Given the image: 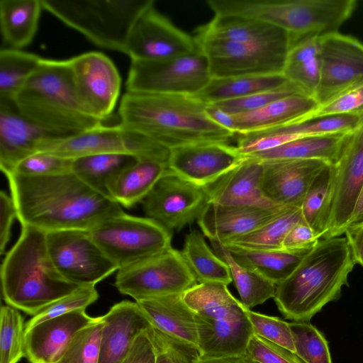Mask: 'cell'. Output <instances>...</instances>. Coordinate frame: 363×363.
<instances>
[{
	"instance_id": "obj_1",
	"label": "cell",
	"mask_w": 363,
	"mask_h": 363,
	"mask_svg": "<svg viewBox=\"0 0 363 363\" xmlns=\"http://www.w3.org/2000/svg\"><path fill=\"white\" fill-rule=\"evenodd\" d=\"M6 176L21 225L45 233L89 230L123 212L116 201L94 191L72 172L44 177L15 173Z\"/></svg>"
},
{
	"instance_id": "obj_2",
	"label": "cell",
	"mask_w": 363,
	"mask_h": 363,
	"mask_svg": "<svg viewBox=\"0 0 363 363\" xmlns=\"http://www.w3.org/2000/svg\"><path fill=\"white\" fill-rule=\"evenodd\" d=\"M206 105L194 96L126 91L118 109L119 124L169 150L199 143H228L235 134L211 121Z\"/></svg>"
},
{
	"instance_id": "obj_3",
	"label": "cell",
	"mask_w": 363,
	"mask_h": 363,
	"mask_svg": "<svg viewBox=\"0 0 363 363\" xmlns=\"http://www.w3.org/2000/svg\"><path fill=\"white\" fill-rule=\"evenodd\" d=\"M356 262L347 239H320L284 281L273 298L287 319L309 322L327 303L338 299Z\"/></svg>"
},
{
	"instance_id": "obj_4",
	"label": "cell",
	"mask_w": 363,
	"mask_h": 363,
	"mask_svg": "<svg viewBox=\"0 0 363 363\" xmlns=\"http://www.w3.org/2000/svg\"><path fill=\"white\" fill-rule=\"evenodd\" d=\"M1 281L8 306L33 316L79 287L54 266L46 233L26 225H21L18 240L4 259Z\"/></svg>"
},
{
	"instance_id": "obj_5",
	"label": "cell",
	"mask_w": 363,
	"mask_h": 363,
	"mask_svg": "<svg viewBox=\"0 0 363 363\" xmlns=\"http://www.w3.org/2000/svg\"><path fill=\"white\" fill-rule=\"evenodd\" d=\"M13 101L22 115L53 137L79 134L103 124L82 106L69 60L42 58Z\"/></svg>"
},
{
	"instance_id": "obj_6",
	"label": "cell",
	"mask_w": 363,
	"mask_h": 363,
	"mask_svg": "<svg viewBox=\"0 0 363 363\" xmlns=\"http://www.w3.org/2000/svg\"><path fill=\"white\" fill-rule=\"evenodd\" d=\"M227 286L198 283L182 294L194 313L201 359L244 356L253 335L248 309Z\"/></svg>"
},
{
	"instance_id": "obj_7",
	"label": "cell",
	"mask_w": 363,
	"mask_h": 363,
	"mask_svg": "<svg viewBox=\"0 0 363 363\" xmlns=\"http://www.w3.org/2000/svg\"><path fill=\"white\" fill-rule=\"evenodd\" d=\"M152 0H41L46 10L95 45L124 52L135 19Z\"/></svg>"
},
{
	"instance_id": "obj_8",
	"label": "cell",
	"mask_w": 363,
	"mask_h": 363,
	"mask_svg": "<svg viewBox=\"0 0 363 363\" xmlns=\"http://www.w3.org/2000/svg\"><path fill=\"white\" fill-rule=\"evenodd\" d=\"M89 231L118 269L172 247V232L151 218L124 212L101 221Z\"/></svg>"
},
{
	"instance_id": "obj_9",
	"label": "cell",
	"mask_w": 363,
	"mask_h": 363,
	"mask_svg": "<svg viewBox=\"0 0 363 363\" xmlns=\"http://www.w3.org/2000/svg\"><path fill=\"white\" fill-rule=\"evenodd\" d=\"M38 152L69 159L96 154H124L138 160H155L167 164L169 155V149L120 124H101L79 134L48 138L40 144Z\"/></svg>"
},
{
	"instance_id": "obj_10",
	"label": "cell",
	"mask_w": 363,
	"mask_h": 363,
	"mask_svg": "<svg viewBox=\"0 0 363 363\" xmlns=\"http://www.w3.org/2000/svg\"><path fill=\"white\" fill-rule=\"evenodd\" d=\"M211 76L206 56L194 52L159 61H131L126 82L129 92L194 96Z\"/></svg>"
},
{
	"instance_id": "obj_11",
	"label": "cell",
	"mask_w": 363,
	"mask_h": 363,
	"mask_svg": "<svg viewBox=\"0 0 363 363\" xmlns=\"http://www.w3.org/2000/svg\"><path fill=\"white\" fill-rule=\"evenodd\" d=\"M198 284L180 251L167 250L118 270L115 286L135 301L183 294Z\"/></svg>"
},
{
	"instance_id": "obj_12",
	"label": "cell",
	"mask_w": 363,
	"mask_h": 363,
	"mask_svg": "<svg viewBox=\"0 0 363 363\" xmlns=\"http://www.w3.org/2000/svg\"><path fill=\"white\" fill-rule=\"evenodd\" d=\"M46 242L56 269L65 279L79 286H95L118 270L89 230L48 232Z\"/></svg>"
},
{
	"instance_id": "obj_13",
	"label": "cell",
	"mask_w": 363,
	"mask_h": 363,
	"mask_svg": "<svg viewBox=\"0 0 363 363\" xmlns=\"http://www.w3.org/2000/svg\"><path fill=\"white\" fill-rule=\"evenodd\" d=\"M197 48L206 56L211 78L282 74L288 52L206 35L195 31Z\"/></svg>"
},
{
	"instance_id": "obj_14",
	"label": "cell",
	"mask_w": 363,
	"mask_h": 363,
	"mask_svg": "<svg viewBox=\"0 0 363 363\" xmlns=\"http://www.w3.org/2000/svg\"><path fill=\"white\" fill-rule=\"evenodd\" d=\"M141 203L146 217L172 232L198 220L208 199L203 186L167 169Z\"/></svg>"
},
{
	"instance_id": "obj_15",
	"label": "cell",
	"mask_w": 363,
	"mask_h": 363,
	"mask_svg": "<svg viewBox=\"0 0 363 363\" xmlns=\"http://www.w3.org/2000/svg\"><path fill=\"white\" fill-rule=\"evenodd\" d=\"M154 4L152 0L135 19L123 53L131 61H159L196 50L194 37L157 11Z\"/></svg>"
},
{
	"instance_id": "obj_16",
	"label": "cell",
	"mask_w": 363,
	"mask_h": 363,
	"mask_svg": "<svg viewBox=\"0 0 363 363\" xmlns=\"http://www.w3.org/2000/svg\"><path fill=\"white\" fill-rule=\"evenodd\" d=\"M69 60L82 106L90 116L103 121L111 114L120 94L121 79L116 67L106 55L98 52Z\"/></svg>"
},
{
	"instance_id": "obj_17",
	"label": "cell",
	"mask_w": 363,
	"mask_h": 363,
	"mask_svg": "<svg viewBox=\"0 0 363 363\" xmlns=\"http://www.w3.org/2000/svg\"><path fill=\"white\" fill-rule=\"evenodd\" d=\"M320 79L315 96L318 105L363 83V44L339 32L319 37Z\"/></svg>"
},
{
	"instance_id": "obj_18",
	"label": "cell",
	"mask_w": 363,
	"mask_h": 363,
	"mask_svg": "<svg viewBox=\"0 0 363 363\" xmlns=\"http://www.w3.org/2000/svg\"><path fill=\"white\" fill-rule=\"evenodd\" d=\"M334 164L336 173L331 216L323 239L344 234L363 187V125L351 135Z\"/></svg>"
},
{
	"instance_id": "obj_19",
	"label": "cell",
	"mask_w": 363,
	"mask_h": 363,
	"mask_svg": "<svg viewBox=\"0 0 363 363\" xmlns=\"http://www.w3.org/2000/svg\"><path fill=\"white\" fill-rule=\"evenodd\" d=\"M245 157L225 143L206 142L169 150L167 169L195 184L206 186L240 164Z\"/></svg>"
},
{
	"instance_id": "obj_20",
	"label": "cell",
	"mask_w": 363,
	"mask_h": 363,
	"mask_svg": "<svg viewBox=\"0 0 363 363\" xmlns=\"http://www.w3.org/2000/svg\"><path fill=\"white\" fill-rule=\"evenodd\" d=\"M262 189L273 204L300 208L315 177L328 164L319 160L264 161Z\"/></svg>"
},
{
	"instance_id": "obj_21",
	"label": "cell",
	"mask_w": 363,
	"mask_h": 363,
	"mask_svg": "<svg viewBox=\"0 0 363 363\" xmlns=\"http://www.w3.org/2000/svg\"><path fill=\"white\" fill-rule=\"evenodd\" d=\"M285 206H221L208 203L197 220L211 242L224 243L248 234L279 216Z\"/></svg>"
},
{
	"instance_id": "obj_22",
	"label": "cell",
	"mask_w": 363,
	"mask_h": 363,
	"mask_svg": "<svg viewBox=\"0 0 363 363\" xmlns=\"http://www.w3.org/2000/svg\"><path fill=\"white\" fill-rule=\"evenodd\" d=\"M96 318L79 310L33 325L25 330L26 357L30 363H55L75 334Z\"/></svg>"
},
{
	"instance_id": "obj_23",
	"label": "cell",
	"mask_w": 363,
	"mask_h": 363,
	"mask_svg": "<svg viewBox=\"0 0 363 363\" xmlns=\"http://www.w3.org/2000/svg\"><path fill=\"white\" fill-rule=\"evenodd\" d=\"M99 363H118L152 324L138 303L123 301L103 316Z\"/></svg>"
},
{
	"instance_id": "obj_24",
	"label": "cell",
	"mask_w": 363,
	"mask_h": 363,
	"mask_svg": "<svg viewBox=\"0 0 363 363\" xmlns=\"http://www.w3.org/2000/svg\"><path fill=\"white\" fill-rule=\"evenodd\" d=\"M50 137L22 115L13 101H0V169L5 175Z\"/></svg>"
},
{
	"instance_id": "obj_25",
	"label": "cell",
	"mask_w": 363,
	"mask_h": 363,
	"mask_svg": "<svg viewBox=\"0 0 363 363\" xmlns=\"http://www.w3.org/2000/svg\"><path fill=\"white\" fill-rule=\"evenodd\" d=\"M262 176V162L245 157L240 164L204 187L208 203L221 206H279L264 195Z\"/></svg>"
},
{
	"instance_id": "obj_26",
	"label": "cell",
	"mask_w": 363,
	"mask_h": 363,
	"mask_svg": "<svg viewBox=\"0 0 363 363\" xmlns=\"http://www.w3.org/2000/svg\"><path fill=\"white\" fill-rule=\"evenodd\" d=\"M195 31L276 51L288 52L293 43L292 36L284 30L240 16L214 15L208 23Z\"/></svg>"
},
{
	"instance_id": "obj_27",
	"label": "cell",
	"mask_w": 363,
	"mask_h": 363,
	"mask_svg": "<svg viewBox=\"0 0 363 363\" xmlns=\"http://www.w3.org/2000/svg\"><path fill=\"white\" fill-rule=\"evenodd\" d=\"M318 106L313 97L305 94L279 99L257 110L233 115L235 134L259 132L298 122Z\"/></svg>"
},
{
	"instance_id": "obj_28",
	"label": "cell",
	"mask_w": 363,
	"mask_h": 363,
	"mask_svg": "<svg viewBox=\"0 0 363 363\" xmlns=\"http://www.w3.org/2000/svg\"><path fill=\"white\" fill-rule=\"evenodd\" d=\"M183 294L136 301L152 326L172 337L198 346L194 313L183 298Z\"/></svg>"
},
{
	"instance_id": "obj_29",
	"label": "cell",
	"mask_w": 363,
	"mask_h": 363,
	"mask_svg": "<svg viewBox=\"0 0 363 363\" xmlns=\"http://www.w3.org/2000/svg\"><path fill=\"white\" fill-rule=\"evenodd\" d=\"M352 133L306 135L279 147L246 157L261 162L281 160H319L335 164Z\"/></svg>"
},
{
	"instance_id": "obj_30",
	"label": "cell",
	"mask_w": 363,
	"mask_h": 363,
	"mask_svg": "<svg viewBox=\"0 0 363 363\" xmlns=\"http://www.w3.org/2000/svg\"><path fill=\"white\" fill-rule=\"evenodd\" d=\"M319 37L308 35L293 43L282 72L289 82L314 99L320 79Z\"/></svg>"
},
{
	"instance_id": "obj_31",
	"label": "cell",
	"mask_w": 363,
	"mask_h": 363,
	"mask_svg": "<svg viewBox=\"0 0 363 363\" xmlns=\"http://www.w3.org/2000/svg\"><path fill=\"white\" fill-rule=\"evenodd\" d=\"M167 169L155 160H138L125 169L110 187V196L120 206L130 208L142 202Z\"/></svg>"
},
{
	"instance_id": "obj_32",
	"label": "cell",
	"mask_w": 363,
	"mask_h": 363,
	"mask_svg": "<svg viewBox=\"0 0 363 363\" xmlns=\"http://www.w3.org/2000/svg\"><path fill=\"white\" fill-rule=\"evenodd\" d=\"M41 0H1L0 26L4 42L20 50L33 40L38 26Z\"/></svg>"
},
{
	"instance_id": "obj_33",
	"label": "cell",
	"mask_w": 363,
	"mask_h": 363,
	"mask_svg": "<svg viewBox=\"0 0 363 363\" xmlns=\"http://www.w3.org/2000/svg\"><path fill=\"white\" fill-rule=\"evenodd\" d=\"M240 264L277 284L287 279L311 250H248L225 246Z\"/></svg>"
},
{
	"instance_id": "obj_34",
	"label": "cell",
	"mask_w": 363,
	"mask_h": 363,
	"mask_svg": "<svg viewBox=\"0 0 363 363\" xmlns=\"http://www.w3.org/2000/svg\"><path fill=\"white\" fill-rule=\"evenodd\" d=\"M286 82L283 74L211 78L194 96L206 104H213L274 89Z\"/></svg>"
},
{
	"instance_id": "obj_35",
	"label": "cell",
	"mask_w": 363,
	"mask_h": 363,
	"mask_svg": "<svg viewBox=\"0 0 363 363\" xmlns=\"http://www.w3.org/2000/svg\"><path fill=\"white\" fill-rule=\"evenodd\" d=\"M138 160L124 154L86 155L72 160V172L94 191L111 198L110 187L115 179Z\"/></svg>"
},
{
	"instance_id": "obj_36",
	"label": "cell",
	"mask_w": 363,
	"mask_h": 363,
	"mask_svg": "<svg viewBox=\"0 0 363 363\" xmlns=\"http://www.w3.org/2000/svg\"><path fill=\"white\" fill-rule=\"evenodd\" d=\"M334 164H328L315 177L300 207L303 220L323 239L328 232L335 181Z\"/></svg>"
},
{
	"instance_id": "obj_37",
	"label": "cell",
	"mask_w": 363,
	"mask_h": 363,
	"mask_svg": "<svg viewBox=\"0 0 363 363\" xmlns=\"http://www.w3.org/2000/svg\"><path fill=\"white\" fill-rule=\"evenodd\" d=\"M203 235L196 229L186 234L182 255L199 284L228 285L233 281L229 267L209 248Z\"/></svg>"
},
{
	"instance_id": "obj_38",
	"label": "cell",
	"mask_w": 363,
	"mask_h": 363,
	"mask_svg": "<svg viewBox=\"0 0 363 363\" xmlns=\"http://www.w3.org/2000/svg\"><path fill=\"white\" fill-rule=\"evenodd\" d=\"M211 242L218 256L228 265L232 279L245 308L251 309L274 297L275 284L257 272L238 263L223 245Z\"/></svg>"
},
{
	"instance_id": "obj_39",
	"label": "cell",
	"mask_w": 363,
	"mask_h": 363,
	"mask_svg": "<svg viewBox=\"0 0 363 363\" xmlns=\"http://www.w3.org/2000/svg\"><path fill=\"white\" fill-rule=\"evenodd\" d=\"M302 219L301 208L291 207L252 232L220 244L248 250H281L289 231Z\"/></svg>"
},
{
	"instance_id": "obj_40",
	"label": "cell",
	"mask_w": 363,
	"mask_h": 363,
	"mask_svg": "<svg viewBox=\"0 0 363 363\" xmlns=\"http://www.w3.org/2000/svg\"><path fill=\"white\" fill-rule=\"evenodd\" d=\"M42 57L18 49L0 50V101H13L37 69Z\"/></svg>"
},
{
	"instance_id": "obj_41",
	"label": "cell",
	"mask_w": 363,
	"mask_h": 363,
	"mask_svg": "<svg viewBox=\"0 0 363 363\" xmlns=\"http://www.w3.org/2000/svg\"><path fill=\"white\" fill-rule=\"evenodd\" d=\"M363 125V113L324 116L293 123L276 129L301 136L349 134Z\"/></svg>"
},
{
	"instance_id": "obj_42",
	"label": "cell",
	"mask_w": 363,
	"mask_h": 363,
	"mask_svg": "<svg viewBox=\"0 0 363 363\" xmlns=\"http://www.w3.org/2000/svg\"><path fill=\"white\" fill-rule=\"evenodd\" d=\"M23 319L18 309L2 306L0 311V363H18L26 356Z\"/></svg>"
},
{
	"instance_id": "obj_43",
	"label": "cell",
	"mask_w": 363,
	"mask_h": 363,
	"mask_svg": "<svg viewBox=\"0 0 363 363\" xmlns=\"http://www.w3.org/2000/svg\"><path fill=\"white\" fill-rule=\"evenodd\" d=\"M295 354L304 363H332L328 341L309 322L289 323Z\"/></svg>"
},
{
	"instance_id": "obj_44",
	"label": "cell",
	"mask_w": 363,
	"mask_h": 363,
	"mask_svg": "<svg viewBox=\"0 0 363 363\" xmlns=\"http://www.w3.org/2000/svg\"><path fill=\"white\" fill-rule=\"evenodd\" d=\"M102 321L93 323L79 330L55 363H99Z\"/></svg>"
},
{
	"instance_id": "obj_45",
	"label": "cell",
	"mask_w": 363,
	"mask_h": 363,
	"mask_svg": "<svg viewBox=\"0 0 363 363\" xmlns=\"http://www.w3.org/2000/svg\"><path fill=\"white\" fill-rule=\"evenodd\" d=\"M148 333L155 350V363H198L201 359L198 346L166 334L152 325Z\"/></svg>"
},
{
	"instance_id": "obj_46",
	"label": "cell",
	"mask_w": 363,
	"mask_h": 363,
	"mask_svg": "<svg viewBox=\"0 0 363 363\" xmlns=\"http://www.w3.org/2000/svg\"><path fill=\"white\" fill-rule=\"evenodd\" d=\"M99 298L95 286H79L72 293L58 299L37 315L33 316L25 325V330L33 325L66 313L85 310Z\"/></svg>"
},
{
	"instance_id": "obj_47",
	"label": "cell",
	"mask_w": 363,
	"mask_h": 363,
	"mask_svg": "<svg viewBox=\"0 0 363 363\" xmlns=\"http://www.w3.org/2000/svg\"><path fill=\"white\" fill-rule=\"evenodd\" d=\"M294 94H305L298 87L288 81L274 89L257 92L242 98L218 102L213 105L231 115H238L257 110L275 100Z\"/></svg>"
},
{
	"instance_id": "obj_48",
	"label": "cell",
	"mask_w": 363,
	"mask_h": 363,
	"mask_svg": "<svg viewBox=\"0 0 363 363\" xmlns=\"http://www.w3.org/2000/svg\"><path fill=\"white\" fill-rule=\"evenodd\" d=\"M72 160L38 152L22 160L12 172L23 176L44 177L72 172Z\"/></svg>"
},
{
	"instance_id": "obj_49",
	"label": "cell",
	"mask_w": 363,
	"mask_h": 363,
	"mask_svg": "<svg viewBox=\"0 0 363 363\" xmlns=\"http://www.w3.org/2000/svg\"><path fill=\"white\" fill-rule=\"evenodd\" d=\"M253 334L295 353L293 336L287 323L277 317L247 310Z\"/></svg>"
},
{
	"instance_id": "obj_50",
	"label": "cell",
	"mask_w": 363,
	"mask_h": 363,
	"mask_svg": "<svg viewBox=\"0 0 363 363\" xmlns=\"http://www.w3.org/2000/svg\"><path fill=\"white\" fill-rule=\"evenodd\" d=\"M359 113H363V83L347 89L319 104L300 121L328 115Z\"/></svg>"
},
{
	"instance_id": "obj_51",
	"label": "cell",
	"mask_w": 363,
	"mask_h": 363,
	"mask_svg": "<svg viewBox=\"0 0 363 363\" xmlns=\"http://www.w3.org/2000/svg\"><path fill=\"white\" fill-rule=\"evenodd\" d=\"M245 355L259 363H304L294 352L254 334Z\"/></svg>"
},
{
	"instance_id": "obj_52",
	"label": "cell",
	"mask_w": 363,
	"mask_h": 363,
	"mask_svg": "<svg viewBox=\"0 0 363 363\" xmlns=\"http://www.w3.org/2000/svg\"><path fill=\"white\" fill-rule=\"evenodd\" d=\"M320 240L318 234L303 219L289 231L282 249L288 250H311Z\"/></svg>"
},
{
	"instance_id": "obj_53",
	"label": "cell",
	"mask_w": 363,
	"mask_h": 363,
	"mask_svg": "<svg viewBox=\"0 0 363 363\" xmlns=\"http://www.w3.org/2000/svg\"><path fill=\"white\" fill-rule=\"evenodd\" d=\"M0 252L2 255L9 242L13 220L18 218V211L11 195L0 193Z\"/></svg>"
},
{
	"instance_id": "obj_54",
	"label": "cell",
	"mask_w": 363,
	"mask_h": 363,
	"mask_svg": "<svg viewBox=\"0 0 363 363\" xmlns=\"http://www.w3.org/2000/svg\"><path fill=\"white\" fill-rule=\"evenodd\" d=\"M155 362V350L147 330L137 337L129 351L118 363Z\"/></svg>"
},
{
	"instance_id": "obj_55",
	"label": "cell",
	"mask_w": 363,
	"mask_h": 363,
	"mask_svg": "<svg viewBox=\"0 0 363 363\" xmlns=\"http://www.w3.org/2000/svg\"><path fill=\"white\" fill-rule=\"evenodd\" d=\"M344 234L356 264L363 267V220L349 225Z\"/></svg>"
},
{
	"instance_id": "obj_56",
	"label": "cell",
	"mask_w": 363,
	"mask_h": 363,
	"mask_svg": "<svg viewBox=\"0 0 363 363\" xmlns=\"http://www.w3.org/2000/svg\"><path fill=\"white\" fill-rule=\"evenodd\" d=\"M205 111L211 121L235 134V121L233 115L225 112L213 104H207Z\"/></svg>"
},
{
	"instance_id": "obj_57",
	"label": "cell",
	"mask_w": 363,
	"mask_h": 363,
	"mask_svg": "<svg viewBox=\"0 0 363 363\" xmlns=\"http://www.w3.org/2000/svg\"><path fill=\"white\" fill-rule=\"evenodd\" d=\"M198 363H251L246 355L213 359H201Z\"/></svg>"
},
{
	"instance_id": "obj_58",
	"label": "cell",
	"mask_w": 363,
	"mask_h": 363,
	"mask_svg": "<svg viewBox=\"0 0 363 363\" xmlns=\"http://www.w3.org/2000/svg\"><path fill=\"white\" fill-rule=\"evenodd\" d=\"M363 220V187L357 201L354 210L352 213L349 225L356 223ZM347 225V226H348Z\"/></svg>"
},
{
	"instance_id": "obj_59",
	"label": "cell",
	"mask_w": 363,
	"mask_h": 363,
	"mask_svg": "<svg viewBox=\"0 0 363 363\" xmlns=\"http://www.w3.org/2000/svg\"><path fill=\"white\" fill-rule=\"evenodd\" d=\"M251 363H259V362H252V361H251Z\"/></svg>"
}]
</instances>
